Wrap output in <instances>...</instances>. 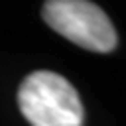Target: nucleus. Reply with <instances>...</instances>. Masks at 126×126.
<instances>
[{
  "label": "nucleus",
  "mask_w": 126,
  "mask_h": 126,
  "mask_svg": "<svg viewBox=\"0 0 126 126\" xmlns=\"http://www.w3.org/2000/svg\"><path fill=\"white\" fill-rule=\"evenodd\" d=\"M41 16L53 32L89 51L108 53L118 43L110 18L93 2L49 0L43 4Z\"/></svg>",
  "instance_id": "obj_2"
},
{
  "label": "nucleus",
  "mask_w": 126,
  "mask_h": 126,
  "mask_svg": "<svg viewBox=\"0 0 126 126\" xmlns=\"http://www.w3.org/2000/svg\"><path fill=\"white\" fill-rule=\"evenodd\" d=\"M18 106L32 126H81L83 104L75 87L59 73L33 71L18 91Z\"/></svg>",
  "instance_id": "obj_1"
}]
</instances>
